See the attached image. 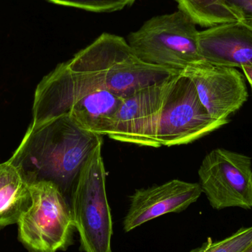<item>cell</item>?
<instances>
[{
  "mask_svg": "<svg viewBox=\"0 0 252 252\" xmlns=\"http://www.w3.org/2000/svg\"><path fill=\"white\" fill-rule=\"evenodd\" d=\"M244 252H252V246L250 248H249L248 250H246Z\"/></svg>",
  "mask_w": 252,
  "mask_h": 252,
  "instance_id": "d6986e66",
  "label": "cell"
},
{
  "mask_svg": "<svg viewBox=\"0 0 252 252\" xmlns=\"http://www.w3.org/2000/svg\"><path fill=\"white\" fill-rule=\"evenodd\" d=\"M179 10L188 15L196 25L214 27L238 22L223 4V0H176Z\"/></svg>",
  "mask_w": 252,
  "mask_h": 252,
  "instance_id": "5bb4252c",
  "label": "cell"
},
{
  "mask_svg": "<svg viewBox=\"0 0 252 252\" xmlns=\"http://www.w3.org/2000/svg\"><path fill=\"white\" fill-rule=\"evenodd\" d=\"M31 203L18 220V240L29 252L65 251L75 229L70 205L51 181L30 183Z\"/></svg>",
  "mask_w": 252,
  "mask_h": 252,
  "instance_id": "5b68a950",
  "label": "cell"
},
{
  "mask_svg": "<svg viewBox=\"0 0 252 252\" xmlns=\"http://www.w3.org/2000/svg\"><path fill=\"white\" fill-rule=\"evenodd\" d=\"M102 136L80 127L69 115L29 126L10 161L30 183L47 180L63 192L75 183L83 164L103 143Z\"/></svg>",
  "mask_w": 252,
  "mask_h": 252,
  "instance_id": "6da1fadb",
  "label": "cell"
},
{
  "mask_svg": "<svg viewBox=\"0 0 252 252\" xmlns=\"http://www.w3.org/2000/svg\"><path fill=\"white\" fill-rule=\"evenodd\" d=\"M198 176L202 192L215 210L252 208V162L248 156L216 148L204 157Z\"/></svg>",
  "mask_w": 252,
  "mask_h": 252,
  "instance_id": "52a82bcc",
  "label": "cell"
},
{
  "mask_svg": "<svg viewBox=\"0 0 252 252\" xmlns=\"http://www.w3.org/2000/svg\"><path fill=\"white\" fill-rule=\"evenodd\" d=\"M223 4L238 22L252 30V0H223Z\"/></svg>",
  "mask_w": 252,
  "mask_h": 252,
  "instance_id": "e0dca14e",
  "label": "cell"
},
{
  "mask_svg": "<svg viewBox=\"0 0 252 252\" xmlns=\"http://www.w3.org/2000/svg\"><path fill=\"white\" fill-rule=\"evenodd\" d=\"M196 24L182 10L154 16L127 43L140 60L148 64L182 72L201 62Z\"/></svg>",
  "mask_w": 252,
  "mask_h": 252,
  "instance_id": "277c9868",
  "label": "cell"
},
{
  "mask_svg": "<svg viewBox=\"0 0 252 252\" xmlns=\"http://www.w3.org/2000/svg\"><path fill=\"white\" fill-rule=\"evenodd\" d=\"M49 2L66 7H75L87 11L104 13L122 10L135 0H46Z\"/></svg>",
  "mask_w": 252,
  "mask_h": 252,
  "instance_id": "2e32d148",
  "label": "cell"
},
{
  "mask_svg": "<svg viewBox=\"0 0 252 252\" xmlns=\"http://www.w3.org/2000/svg\"><path fill=\"white\" fill-rule=\"evenodd\" d=\"M199 183L173 179L161 185L136 189L124 220L126 232L168 213L184 211L201 196Z\"/></svg>",
  "mask_w": 252,
  "mask_h": 252,
  "instance_id": "30bf717a",
  "label": "cell"
},
{
  "mask_svg": "<svg viewBox=\"0 0 252 252\" xmlns=\"http://www.w3.org/2000/svg\"><path fill=\"white\" fill-rule=\"evenodd\" d=\"M30 203L28 179L10 160L0 163V229L16 224Z\"/></svg>",
  "mask_w": 252,
  "mask_h": 252,
  "instance_id": "4fadbf2b",
  "label": "cell"
},
{
  "mask_svg": "<svg viewBox=\"0 0 252 252\" xmlns=\"http://www.w3.org/2000/svg\"><path fill=\"white\" fill-rule=\"evenodd\" d=\"M182 73L192 81L200 100L215 119L229 121L248 100L245 75L235 68L201 61L187 66Z\"/></svg>",
  "mask_w": 252,
  "mask_h": 252,
  "instance_id": "9c48e42d",
  "label": "cell"
},
{
  "mask_svg": "<svg viewBox=\"0 0 252 252\" xmlns=\"http://www.w3.org/2000/svg\"><path fill=\"white\" fill-rule=\"evenodd\" d=\"M204 62L226 67L252 66V30L239 22L211 27L198 34Z\"/></svg>",
  "mask_w": 252,
  "mask_h": 252,
  "instance_id": "8fae6325",
  "label": "cell"
},
{
  "mask_svg": "<svg viewBox=\"0 0 252 252\" xmlns=\"http://www.w3.org/2000/svg\"><path fill=\"white\" fill-rule=\"evenodd\" d=\"M252 246V226L241 228L231 236L219 241L209 239L190 252H244Z\"/></svg>",
  "mask_w": 252,
  "mask_h": 252,
  "instance_id": "9a60e30c",
  "label": "cell"
},
{
  "mask_svg": "<svg viewBox=\"0 0 252 252\" xmlns=\"http://www.w3.org/2000/svg\"><path fill=\"white\" fill-rule=\"evenodd\" d=\"M124 99L109 90H97L75 100L66 115L84 130L107 136Z\"/></svg>",
  "mask_w": 252,
  "mask_h": 252,
  "instance_id": "7c38bea8",
  "label": "cell"
},
{
  "mask_svg": "<svg viewBox=\"0 0 252 252\" xmlns=\"http://www.w3.org/2000/svg\"><path fill=\"white\" fill-rule=\"evenodd\" d=\"M103 143L89 156L74 183L71 213L85 252H113V221L106 189Z\"/></svg>",
  "mask_w": 252,
  "mask_h": 252,
  "instance_id": "3957f363",
  "label": "cell"
},
{
  "mask_svg": "<svg viewBox=\"0 0 252 252\" xmlns=\"http://www.w3.org/2000/svg\"><path fill=\"white\" fill-rule=\"evenodd\" d=\"M176 75L124 97L107 136L139 146L160 148L157 139L158 120L164 99Z\"/></svg>",
  "mask_w": 252,
  "mask_h": 252,
  "instance_id": "ba28073f",
  "label": "cell"
},
{
  "mask_svg": "<svg viewBox=\"0 0 252 252\" xmlns=\"http://www.w3.org/2000/svg\"><path fill=\"white\" fill-rule=\"evenodd\" d=\"M241 69H243L244 75H245L249 84H250L252 92V66H244V67L241 68Z\"/></svg>",
  "mask_w": 252,
  "mask_h": 252,
  "instance_id": "ac0fdd59",
  "label": "cell"
},
{
  "mask_svg": "<svg viewBox=\"0 0 252 252\" xmlns=\"http://www.w3.org/2000/svg\"><path fill=\"white\" fill-rule=\"evenodd\" d=\"M77 94L106 90L126 97L180 72L154 66L139 59L125 38L103 33L64 62Z\"/></svg>",
  "mask_w": 252,
  "mask_h": 252,
  "instance_id": "7a4b0ae2",
  "label": "cell"
},
{
  "mask_svg": "<svg viewBox=\"0 0 252 252\" xmlns=\"http://www.w3.org/2000/svg\"><path fill=\"white\" fill-rule=\"evenodd\" d=\"M228 123L215 119L209 114L192 81L181 72L175 77L164 99L157 139L161 147L187 145Z\"/></svg>",
  "mask_w": 252,
  "mask_h": 252,
  "instance_id": "8992f818",
  "label": "cell"
}]
</instances>
